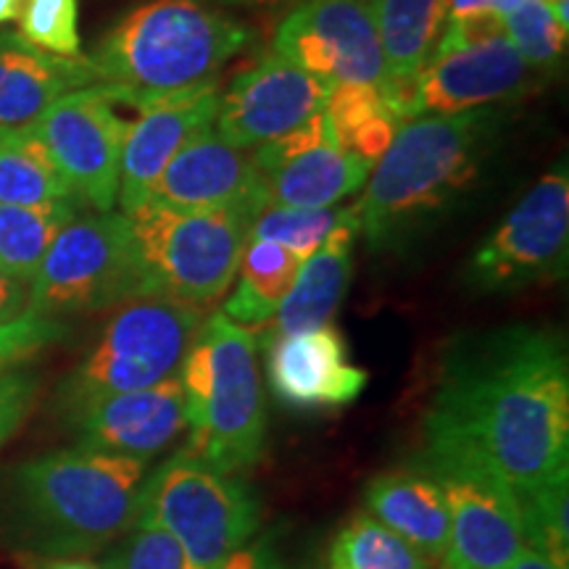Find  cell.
Segmentation results:
<instances>
[{
	"mask_svg": "<svg viewBox=\"0 0 569 569\" xmlns=\"http://www.w3.org/2000/svg\"><path fill=\"white\" fill-rule=\"evenodd\" d=\"M422 467L436 478L448 507L440 569H507L525 551L515 490L469 461L427 457Z\"/></svg>",
	"mask_w": 569,
	"mask_h": 569,
	"instance_id": "13",
	"label": "cell"
},
{
	"mask_svg": "<svg viewBox=\"0 0 569 569\" xmlns=\"http://www.w3.org/2000/svg\"><path fill=\"white\" fill-rule=\"evenodd\" d=\"M546 3H551V0H546Z\"/></svg>",
	"mask_w": 569,
	"mask_h": 569,
	"instance_id": "44",
	"label": "cell"
},
{
	"mask_svg": "<svg viewBox=\"0 0 569 569\" xmlns=\"http://www.w3.org/2000/svg\"><path fill=\"white\" fill-rule=\"evenodd\" d=\"M340 148L365 161L369 169L388 151L401 122L377 84H336L325 106Z\"/></svg>",
	"mask_w": 569,
	"mask_h": 569,
	"instance_id": "27",
	"label": "cell"
},
{
	"mask_svg": "<svg viewBox=\"0 0 569 569\" xmlns=\"http://www.w3.org/2000/svg\"><path fill=\"white\" fill-rule=\"evenodd\" d=\"M140 517L180 543L188 569H222L259 528L261 507L246 482L182 448L146 478Z\"/></svg>",
	"mask_w": 569,
	"mask_h": 569,
	"instance_id": "8",
	"label": "cell"
},
{
	"mask_svg": "<svg viewBox=\"0 0 569 569\" xmlns=\"http://www.w3.org/2000/svg\"><path fill=\"white\" fill-rule=\"evenodd\" d=\"M146 296L130 222L122 211L80 213L48 248L30 280V306L38 317L61 319L103 311Z\"/></svg>",
	"mask_w": 569,
	"mask_h": 569,
	"instance_id": "9",
	"label": "cell"
},
{
	"mask_svg": "<svg viewBox=\"0 0 569 569\" xmlns=\"http://www.w3.org/2000/svg\"><path fill=\"white\" fill-rule=\"evenodd\" d=\"M274 51L325 80L386 84L375 0H301L274 32Z\"/></svg>",
	"mask_w": 569,
	"mask_h": 569,
	"instance_id": "14",
	"label": "cell"
},
{
	"mask_svg": "<svg viewBox=\"0 0 569 569\" xmlns=\"http://www.w3.org/2000/svg\"><path fill=\"white\" fill-rule=\"evenodd\" d=\"M148 461L63 448L13 469L6 486L3 532L32 557H84L138 522Z\"/></svg>",
	"mask_w": 569,
	"mask_h": 569,
	"instance_id": "2",
	"label": "cell"
},
{
	"mask_svg": "<svg viewBox=\"0 0 569 569\" xmlns=\"http://www.w3.org/2000/svg\"><path fill=\"white\" fill-rule=\"evenodd\" d=\"M30 569H98L92 561L80 557H32Z\"/></svg>",
	"mask_w": 569,
	"mask_h": 569,
	"instance_id": "40",
	"label": "cell"
},
{
	"mask_svg": "<svg viewBox=\"0 0 569 569\" xmlns=\"http://www.w3.org/2000/svg\"><path fill=\"white\" fill-rule=\"evenodd\" d=\"M269 388L282 407L315 415L336 411L365 393L369 372L348 359V343L336 325L272 338L267 343Z\"/></svg>",
	"mask_w": 569,
	"mask_h": 569,
	"instance_id": "18",
	"label": "cell"
},
{
	"mask_svg": "<svg viewBox=\"0 0 569 569\" xmlns=\"http://www.w3.org/2000/svg\"><path fill=\"white\" fill-rule=\"evenodd\" d=\"M427 457L488 469L528 493L567 469L569 361L559 332L532 325L461 338L425 417Z\"/></svg>",
	"mask_w": 569,
	"mask_h": 569,
	"instance_id": "1",
	"label": "cell"
},
{
	"mask_svg": "<svg viewBox=\"0 0 569 569\" xmlns=\"http://www.w3.org/2000/svg\"><path fill=\"white\" fill-rule=\"evenodd\" d=\"M356 234H359V219L351 206V213L327 234L325 243L301 261L293 288L277 309L272 327L264 332V338H256V343L261 346L272 338L332 325V317L343 303L348 282H351Z\"/></svg>",
	"mask_w": 569,
	"mask_h": 569,
	"instance_id": "22",
	"label": "cell"
},
{
	"mask_svg": "<svg viewBox=\"0 0 569 569\" xmlns=\"http://www.w3.org/2000/svg\"><path fill=\"white\" fill-rule=\"evenodd\" d=\"M27 306H30V284L0 269V325L27 315Z\"/></svg>",
	"mask_w": 569,
	"mask_h": 569,
	"instance_id": "38",
	"label": "cell"
},
{
	"mask_svg": "<svg viewBox=\"0 0 569 569\" xmlns=\"http://www.w3.org/2000/svg\"><path fill=\"white\" fill-rule=\"evenodd\" d=\"M0 203L82 206L32 127L0 130Z\"/></svg>",
	"mask_w": 569,
	"mask_h": 569,
	"instance_id": "26",
	"label": "cell"
},
{
	"mask_svg": "<svg viewBox=\"0 0 569 569\" xmlns=\"http://www.w3.org/2000/svg\"><path fill=\"white\" fill-rule=\"evenodd\" d=\"M325 569H430V561L372 515L356 511L332 540Z\"/></svg>",
	"mask_w": 569,
	"mask_h": 569,
	"instance_id": "29",
	"label": "cell"
},
{
	"mask_svg": "<svg viewBox=\"0 0 569 569\" xmlns=\"http://www.w3.org/2000/svg\"><path fill=\"white\" fill-rule=\"evenodd\" d=\"M151 201L174 209H240L256 219L267 209L253 153L206 127L167 163Z\"/></svg>",
	"mask_w": 569,
	"mask_h": 569,
	"instance_id": "19",
	"label": "cell"
},
{
	"mask_svg": "<svg viewBox=\"0 0 569 569\" xmlns=\"http://www.w3.org/2000/svg\"><path fill=\"white\" fill-rule=\"evenodd\" d=\"M146 296L203 309L238 274L253 217L240 209H174L148 201L124 213Z\"/></svg>",
	"mask_w": 569,
	"mask_h": 569,
	"instance_id": "6",
	"label": "cell"
},
{
	"mask_svg": "<svg viewBox=\"0 0 569 569\" xmlns=\"http://www.w3.org/2000/svg\"><path fill=\"white\" fill-rule=\"evenodd\" d=\"M82 448L151 461L188 430L180 377L132 393L106 396L67 415Z\"/></svg>",
	"mask_w": 569,
	"mask_h": 569,
	"instance_id": "20",
	"label": "cell"
},
{
	"mask_svg": "<svg viewBox=\"0 0 569 569\" xmlns=\"http://www.w3.org/2000/svg\"><path fill=\"white\" fill-rule=\"evenodd\" d=\"M122 538L98 569H188L180 543L153 519L138 517Z\"/></svg>",
	"mask_w": 569,
	"mask_h": 569,
	"instance_id": "34",
	"label": "cell"
},
{
	"mask_svg": "<svg viewBox=\"0 0 569 569\" xmlns=\"http://www.w3.org/2000/svg\"><path fill=\"white\" fill-rule=\"evenodd\" d=\"M253 32L217 0H148L124 13L88 56L119 103L140 109L146 96L217 84Z\"/></svg>",
	"mask_w": 569,
	"mask_h": 569,
	"instance_id": "4",
	"label": "cell"
},
{
	"mask_svg": "<svg viewBox=\"0 0 569 569\" xmlns=\"http://www.w3.org/2000/svg\"><path fill=\"white\" fill-rule=\"evenodd\" d=\"M351 213V206H332V209H282L267 206L251 222L248 238L274 240L293 251L298 259H306L325 243V238Z\"/></svg>",
	"mask_w": 569,
	"mask_h": 569,
	"instance_id": "32",
	"label": "cell"
},
{
	"mask_svg": "<svg viewBox=\"0 0 569 569\" xmlns=\"http://www.w3.org/2000/svg\"><path fill=\"white\" fill-rule=\"evenodd\" d=\"M190 451L224 475L264 453L267 411L256 332L213 311L198 327L180 367Z\"/></svg>",
	"mask_w": 569,
	"mask_h": 569,
	"instance_id": "5",
	"label": "cell"
},
{
	"mask_svg": "<svg viewBox=\"0 0 569 569\" xmlns=\"http://www.w3.org/2000/svg\"><path fill=\"white\" fill-rule=\"evenodd\" d=\"M507 569H561V567H557L553 561H549L546 557H540L538 551L525 549L515 561H511Z\"/></svg>",
	"mask_w": 569,
	"mask_h": 569,
	"instance_id": "41",
	"label": "cell"
},
{
	"mask_svg": "<svg viewBox=\"0 0 569 569\" xmlns=\"http://www.w3.org/2000/svg\"><path fill=\"white\" fill-rule=\"evenodd\" d=\"M532 74L501 17L446 21L438 48L411 82L409 119L511 103L530 90Z\"/></svg>",
	"mask_w": 569,
	"mask_h": 569,
	"instance_id": "10",
	"label": "cell"
},
{
	"mask_svg": "<svg viewBox=\"0 0 569 569\" xmlns=\"http://www.w3.org/2000/svg\"><path fill=\"white\" fill-rule=\"evenodd\" d=\"M82 206H6L0 203V269L30 284L48 248Z\"/></svg>",
	"mask_w": 569,
	"mask_h": 569,
	"instance_id": "28",
	"label": "cell"
},
{
	"mask_svg": "<svg viewBox=\"0 0 569 569\" xmlns=\"http://www.w3.org/2000/svg\"><path fill=\"white\" fill-rule=\"evenodd\" d=\"M519 0H448L446 21H465L480 17H501L509 13Z\"/></svg>",
	"mask_w": 569,
	"mask_h": 569,
	"instance_id": "39",
	"label": "cell"
},
{
	"mask_svg": "<svg viewBox=\"0 0 569 569\" xmlns=\"http://www.w3.org/2000/svg\"><path fill=\"white\" fill-rule=\"evenodd\" d=\"M63 336H67V325L61 319L38 317L32 311L3 322L0 325V375L24 365L48 346L59 343Z\"/></svg>",
	"mask_w": 569,
	"mask_h": 569,
	"instance_id": "35",
	"label": "cell"
},
{
	"mask_svg": "<svg viewBox=\"0 0 569 569\" xmlns=\"http://www.w3.org/2000/svg\"><path fill=\"white\" fill-rule=\"evenodd\" d=\"M569 259V172L565 163L543 174L465 267L478 296L515 293L561 280Z\"/></svg>",
	"mask_w": 569,
	"mask_h": 569,
	"instance_id": "11",
	"label": "cell"
},
{
	"mask_svg": "<svg viewBox=\"0 0 569 569\" xmlns=\"http://www.w3.org/2000/svg\"><path fill=\"white\" fill-rule=\"evenodd\" d=\"M386 84H411L446 30L448 0H375Z\"/></svg>",
	"mask_w": 569,
	"mask_h": 569,
	"instance_id": "24",
	"label": "cell"
},
{
	"mask_svg": "<svg viewBox=\"0 0 569 569\" xmlns=\"http://www.w3.org/2000/svg\"><path fill=\"white\" fill-rule=\"evenodd\" d=\"M219 6H238V9H261V6H277L282 0H217Z\"/></svg>",
	"mask_w": 569,
	"mask_h": 569,
	"instance_id": "43",
	"label": "cell"
},
{
	"mask_svg": "<svg viewBox=\"0 0 569 569\" xmlns=\"http://www.w3.org/2000/svg\"><path fill=\"white\" fill-rule=\"evenodd\" d=\"M98 82L88 56H56L19 32L0 34V130L30 127L67 92Z\"/></svg>",
	"mask_w": 569,
	"mask_h": 569,
	"instance_id": "21",
	"label": "cell"
},
{
	"mask_svg": "<svg viewBox=\"0 0 569 569\" xmlns=\"http://www.w3.org/2000/svg\"><path fill=\"white\" fill-rule=\"evenodd\" d=\"M217 109V84H198V88L142 98L140 117L127 124L122 146V167H119L122 213L151 201L167 163L196 132L213 124Z\"/></svg>",
	"mask_w": 569,
	"mask_h": 569,
	"instance_id": "17",
	"label": "cell"
},
{
	"mask_svg": "<svg viewBox=\"0 0 569 569\" xmlns=\"http://www.w3.org/2000/svg\"><path fill=\"white\" fill-rule=\"evenodd\" d=\"M367 515L409 540L422 557L443 561L448 546V507L443 490L425 467L377 475L365 490Z\"/></svg>",
	"mask_w": 569,
	"mask_h": 569,
	"instance_id": "23",
	"label": "cell"
},
{
	"mask_svg": "<svg viewBox=\"0 0 569 569\" xmlns=\"http://www.w3.org/2000/svg\"><path fill=\"white\" fill-rule=\"evenodd\" d=\"M301 259L274 240L248 238L238 264V284L227 298L224 315L240 327L272 322L284 296L293 288Z\"/></svg>",
	"mask_w": 569,
	"mask_h": 569,
	"instance_id": "25",
	"label": "cell"
},
{
	"mask_svg": "<svg viewBox=\"0 0 569 569\" xmlns=\"http://www.w3.org/2000/svg\"><path fill=\"white\" fill-rule=\"evenodd\" d=\"M40 382L38 377L21 369L0 375V446L24 425L30 411L38 401Z\"/></svg>",
	"mask_w": 569,
	"mask_h": 569,
	"instance_id": "36",
	"label": "cell"
},
{
	"mask_svg": "<svg viewBox=\"0 0 569 569\" xmlns=\"http://www.w3.org/2000/svg\"><path fill=\"white\" fill-rule=\"evenodd\" d=\"M503 30L536 74H553L567 56V27L546 0H519L503 13Z\"/></svg>",
	"mask_w": 569,
	"mask_h": 569,
	"instance_id": "31",
	"label": "cell"
},
{
	"mask_svg": "<svg viewBox=\"0 0 569 569\" xmlns=\"http://www.w3.org/2000/svg\"><path fill=\"white\" fill-rule=\"evenodd\" d=\"M330 84L284 59L264 53L219 92L213 127L243 151H256L325 111Z\"/></svg>",
	"mask_w": 569,
	"mask_h": 569,
	"instance_id": "15",
	"label": "cell"
},
{
	"mask_svg": "<svg viewBox=\"0 0 569 569\" xmlns=\"http://www.w3.org/2000/svg\"><path fill=\"white\" fill-rule=\"evenodd\" d=\"M222 569H284L280 553L269 540H256L251 546H243L224 561Z\"/></svg>",
	"mask_w": 569,
	"mask_h": 569,
	"instance_id": "37",
	"label": "cell"
},
{
	"mask_svg": "<svg viewBox=\"0 0 569 569\" xmlns=\"http://www.w3.org/2000/svg\"><path fill=\"white\" fill-rule=\"evenodd\" d=\"M19 34L56 56H80V0H24Z\"/></svg>",
	"mask_w": 569,
	"mask_h": 569,
	"instance_id": "33",
	"label": "cell"
},
{
	"mask_svg": "<svg viewBox=\"0 0 569 569\" xmlns=\"http://www.w3.org/2000/svg\"><path fill=\"white\" fill-rule=\"evenodd\" d=\"M21 3H24V0H0V24L17 19L21 11Z\"/></svg>",
	"mask_w": 569,
	"mask_h": 569,
	"instance_id": "42",
	"label": "cell"
},
{
	"mask_svg": "<svg viewBox=\"0 0 569 569\" xmlns=\"http://www.w3.org/2000/svg\"><path fill=\"white\" fill-rule=\"evenodd\" d=\"M251 153L267 206L282 209H332L369 177L367 163L340 148L325 111Z\"/></svg>",
	"mask_w": 569,
	"mask_h": 569,
	"instance_id": "16",
	"label": "cell"
},
{
	"mask_svg": "<svg viewBox=\"0 0 569 569\" xmlns=\"http://www.w3.org/2000/svg\"><path fill=\"white\" fill-rule=\"evenodd\" d=\"M113 103L119 101L111 84L98 82L67 92L30 124L82 206L101 213L113 211L119 201V167L130 124Z\"/></svg>",
	"mask_w": 569,
	"mask_h": 569,
	"instance_id": "12",
	"label": "cell"
},
{
	"mask_svg": "<svg viewBox=\"0 0 569 569\" xmlns=\"http://www.w3.org/2000/svg\"><path fill=\"white\" fill-rule=\"evenodd\" d=\"M203 311L198 306L140 296L119 306L101 338L61 382V409L74 411L106 396L132 393L180 375Z\"/></svg>",
	"mask_w": 569,
	"mask_h": 569,
	"instance_id": "7",
	"label": "cell"
},
{
	"mask_svg": "<svg viewBox=\"0 0 569 569\" xmlns=\"http://www.w3.org/2000/svg\"><path fill=\"white\" fill-rule=\"evenodd\" d=\"M569 467L540 482L528 493H519L525 549L538 551L561 569H569Z\"/></svg>",
	"mask_w": 569,
	"mask_h": 569,
	"instance_id": "30",
	"label": "cell"
},
{
	"mask_svg": "<svg viewBox=\"0 0 569 569\" xmlns=\"http://www.w3.org/2000/svg\"><path fill=\"white\" fill-rule=\"evenodd\" d=\"M503 113L488 109L417 117L398 127L353 203L359 234L375 251L409 243L478 182Z\"/></svg>",
	"mask_w": 569,
	"mask_h": 569,
	"instance_id": "3",
	"label": "cell"
}]
</instances>
